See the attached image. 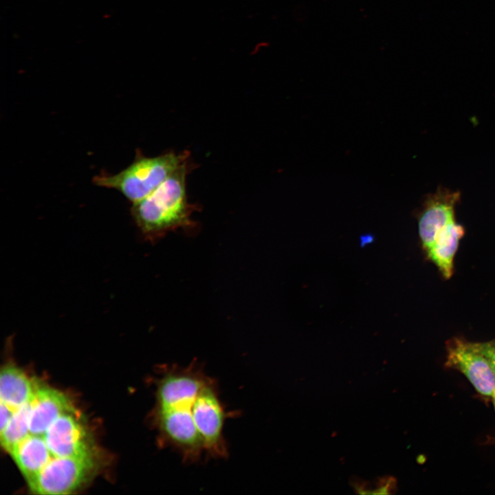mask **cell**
<instances>
[{
    "label": "cell",
    "instance_id": "3",
    "mask_svg": "<svg viewBox=\"0 0 495 495\" xmlns=\"http://www.w3.org/2000/svg\"><path fill=\"white\" fill-rule=\"evenodd\" d=\"M187 153L172 152L153 157L138 155L135 161L115 175L102 173L94 178L98 186L113 188L120 192L133 204L149 195L183 163L188 160Z\"/></svg>",
    "mask_w": 495,
    "mask_h": 495
},
{
    "label": "cell",
    "instance_id": "12",
    "mask_svg": "<svg viewBox=\"0 0 495 495\" xmlns=\"http://www.w3.org/2000/svg\"><path fill=\"white\" fill-rule=\"evenodd\" d=\"M0 374L1 402L16 410L31 400L36 386L23 371L7 365Z\"/></svg>",
    "mask_w": 495,
    "mask_h": 495
},
{
    "label": "cell",
    "instance_id": "13",
    "mask_svg": "<svg viewBox=\"0 0 495 495\" xmlns=\"http://www.w3.org/2000/svg\"><path fill=\"white\" fill-rule=\"evenodd\" d=\"M30 401L16 410L7 426L0 432L1 444L10 454L16 446L30 434Z\"/></svg>",
    "mask_w": 495,
    "mask_h": 495
},
{
    "label": "cell",
    "instance_id": "14",
    "mask_svg": "<svg viewBox=\"0 0 495 495\" xmlns=\"http://www.w3.org/2000/svg\"><path fill=\"white\" fill-rule=\"evenodd\" d=\"M476 344L489 362L495 375V339L486 342H476Z\"/></svg>",
    "mask_w": 495,
    "mask_h": 495
},
{
    "label": "cell",
    "instance_id": "4",
    "mask_svg": "<svg viewBox=\"0 0 495 495\" xmlns=\"http://www.w3.org/2000/svg\"><path fill=\"white\" fill-rule=\"evenodd\" d=\"M193 420L204 452L213 459H225L228 449L223 435L225 421L230 417L220 399L217 381L209 376L193 404Z\"/></svg>",
    "mask_w": 495,
    "mask_h": 495
},
{
    "label": "cell",
    "instance_id": "9",
    "mask_svg": "<svg viewBox=\"0 0 495 495\" xmlns=\"http://www.w3.org/2000/svg\"><path fill=\"white\" fill-rule=\"evenodd\" d=\"M30 404V433L32 434L43 436L60 416L74 411L63 393L47 387H36Z\"/></svg>",
    "mask_w": 495,
    "mask_h": 495
},
{
    "label": "cell",
    "instance_id": "11",
    "mask_svg": "<svg viewBox=\"0 0 495 495\" xmlns=\"http://www.w3.org/2000/svg\"><path fill=\"white\" fill-rule=\"evenodd\" d=\"M463 234V227L454 220L436 236L426 252L427 257L446 279L452 275L454 255Z\"/></svg>",
    "mask_w": 495,
    "mask_h": 495
},
{
    "label": "cell",
    "instance_id": "2",
    "mask_svg": "<svg viewBox=\"0 0 495 495\" xmlns=\"http://www.w3.org/2000/svg\"><path fill=\"white\" fill-rule=\"evenodd\" d=\"M188 165L186 160L149 195L133 204V217L147 238L155 239L191 224L192 207L186 188Z\"/></svg>",
    "mask_w": 495,
    "mask_h": 495
},
{
    "label": "cell",
    "instance_id": "15",
    "mask_svg": "<svg viewBox=\"0 0 495 495\" xmlns=\"http://www.w3.org/2000/svg\"><path fill=\"white\" fill-rule=\"evenodd\" d=\"M14 410L11 408L10 406L1 402L0 407V415H1V422H0V432L3 430L10 422Z\"/></svg>",
    "mask_w": 495,
    "mask_h": 495
},
{
    "label": "cell",
    "instance_id": "1",
    "mask_svg": "<svg viewBox=\"0 0 495 495\" xmlns=\"http://www.w3.org/2000/svg\"><path fill=\"white\" fill-rule=\"evenodd\" d=\"M209 377L198 363L170 365L157 383L155 424L164 446L177 452L184 462H197L204 452L193 420L197 395Z\"/></svg>",
    "mask_w": 495,
    "mask_h": 495
},
{
    "label": "cell",
    "instance_id": "16",
    "mask_svg": "<svg viewBox=\"0 0 495 495\" xmlns=\"http://www.w3.org/2000/svg\"><path fill=\"white\" fill-rule=\"evenodd\" d=\"M492 397H493V398H494V406H495V391H494V395H493Z\"/></svg>",
    "mask_w": 495,
    "mask_h": 495
},
{
    "label": "cell",
    "instance_id": "10",
    "mask_svg": "<svg viewBox=\"0 0 495 495\" xmlns=\"http://www.w3.org/2000/svg\"><path fill=\"white\" fill-rule=\"evenodd\" d=\"M10 455L28 482L53 458L43 436L32 434L16 445Z\"/></svg>",
    "mask_w": 495,
    "mask_h": 495
},
{
    "label": "cell",
    "instance_id": "8",
    "mask_svg": "<svg viewBox=\"0 0 495 495\" xmlns=\"http://www.w3.org/2000/svg\"><path fill=\"white\" fill-rule=\"evenodd\" d=\"M460 198L457 192L440 188L425 200L419 215V234L426 252L436 236L455 220L454 208Z\"/></svg>",
    "mask_w": 495,
    "mask_h": 495
},
{
    "label": "cell",
    "instance_id": "7",
    "mask_svg": "<svg viewBox=\"0 0 495 495\" xmlns=\"http://www.w3.org/2000/svg\"><path fill=\"white\" fill-rule=\"evenodd\" d=\"M43 436L52 457L93 456L87 432L74 411L60 416Z\"/></svg>",
    "mask_w": 495,
    "mask_h": 495
},
{
    "label": "cell",
    "instance_id": "5",
    "mask_svg": "<svg viewBox=\"0 0 495 495\" xmlns=\"http://www.w3.org/2000/svg\"><path fill=\"white\" fill-rule=\"evenodd\" d=\"M94 465L93 456L53 457L28 482V486L38 494H67L85 481Z\"/></svg>",
    "mask_w": 495,
    "mask_h": 495
},
{
    "label": "cell",
    "instance_id": "6",
    "mask_svg": "<svg viewBox=\"0 0 495 495\" xmlns=\"http://www.w3.org/2000/svg\"><path fill=\"white\" fill-rule=\"evenodd\" d=\"M446 348V366L461 371L481 394L493 396L495 375L476 342L455 338L447 342Z\"/></svg>",
    "mask_w": 495,
    "mask_h": 495
}]
</instances>
